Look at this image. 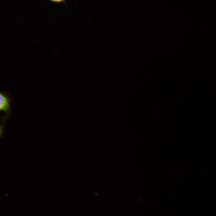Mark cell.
<instances>
[{"mask_svg": "<svg viewBox=\"0 0 216 216\" xmlns=\"http://www.w3.org/2000/svg\"><path fill=\"white\" fill-rule=\"evenodd\" d=\"M11 100L10 98L4 93L0 94V110L6 113V116L4 119L9 116L10 113Z\"/></svg>", "mask_w": 216, "mask_h": 216, "instance_id": "obj_1", "label": "cell"}, {"mask_svg": "<svg viewBox=\"0 0 216 216\" xmlns=\"http://www.w3.org/2000/svg\"><path fill=\"white\" fill-rule=\"evenodd\" d=\"M51 1L53 2H57V3H60V2H65V1L64 0H51Z\"/></svg>", "mask_w": 216, "mask_h": 216, "instance_id": "obj_2", "label": "cell"}]
</instances>
